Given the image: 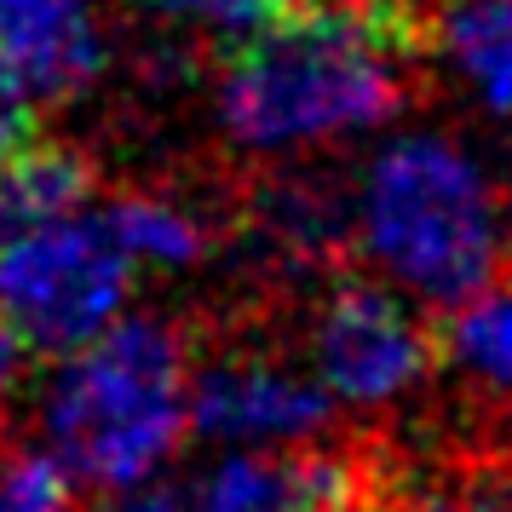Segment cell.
I'll use <instances>...</instances> for the list:
<instances>
[{
  "mask_svg": "<svg viewBox=\"0 0 512 512\" xmlns=\"http://www.w3.org/2000/svg\"><path fill=\"white\" fill-rule=\"evenodd\" d=\"M305 351L323 392L346 409L403 403L438 374V328L420 323L409 300L363 277H340L323 288L305 323Z\"/></svg>",
  "mask_w": 512,
  "mask_h": 512,
  "instance_id": "cell-6",
  "label": "cell"
},
{
  "mask_svg": "<svg viewBox=\"0 0 512 512\" xmlns=\"http://www.w3.org/2000/svg\"><path fill=\"white\" fill-rule=\"evenodd\" d=\"M29 104H35V98L0 70V156H6V150H18V144L35 133V110H29Z\"/></svg>",
  "mask_w": 512,
  "mask_h": 512,
  "instance_id": "cell-17",
  "label": "cell"
},
{
  "mask_svg": "<svg viewBox=\"0 0 512 512\" xmlns=\"http://www.w3.org/2000/svg\"><path fill=\"white\" fill-rule=\"evenodd\" d=\"M432 52H443L489 116H512V0L432 6Z\"/></svg>",
  "mask_w": 512,
  "mask_h": 512,
  "instance_id": "cell-12",
  "label": "cell"
},
{
  "mask_svg": "<svg viewBox=\"0 0 512 512\" xmlns=\"http://www.w3.org/2000/svg\"><path fill=\"white\" fill-rule=\"evenodd\" d=\"M98 185V167L81 144L35 139L0 156V248L18 236L41 231L64 213H81Z\"/></svg>",
  "mask_w": 512,
  "mask_h": 512,
  "instance_id": "cell-10",
  "label": "cell"
},
{
  "mask_svg": "<svg viewBox=\"0 0 512 512\" xmlns=\"http://www.w3.org/2000/svg\"><path fill=\"white\" fill-rule=\"evenodd\" d=\"M0 512H81L75 478L47 449H12L0 461Z\"/></svg>",
  "mask_w": 512,
  "mask_h": 512,
  "instance_id": "cell-15",
  "label": "cell"
},
{
  "mask_svg": "<svg viewBox=\"0 0 512 512\" xmlns=\"http://www.w3.org/2000/svg\"><path fill=\"white\" fill-rule=\"evenodd\" d=\"M392 455L363 443H236L208 466L121 489L110 512H380Z\"/></svg>",
  "mask_w": 512,
  "mask_h": 512,
  "instance_id": "cell-4",
  "label": "cell"
},
{
  "mask_svg": "<svg viewBox=\"0 0 512 512\" xmlns=\"http://www.w3.org/2000/svg\"><path fill=\"white\" fill-rule=\"evenodd\" d=\"M495 443H501V449H512V403L501 409V426H495Z\"/></svg>",
  "mask_w": 512,
  "mask_h": 512,
  "instance_id": "cell-18",
  "label": "cell"
},
{
  "mask_svg": "<svg viewBox=\"0 0 512 512\" xmlns=\"http://www.w3.org/2000/svg\"><path fill=\"white\" fill-rule=\"evenodd\" d=\"M254 248L265 265L288 277L328 271L351 248V202L334 196L323 179H277L254 190Z\"/></svg>",
  "mask_w": 512,
  "mask_h": 512,
  "instance_id": "cell-9",
  "label": "cell"
},
{
  "mask_svg": "<svg viewBox=\"0 0 512 512\" xmlns=\"http://www.w3.org/2000/svg\"><path fill=\"white\" fill-rule=\"evenodd\" d=\"M98 219L110 225L127 259L133 265H162V271H190V265H202L213 254V231L208 219L179 202V196H167V190H121L110 196Z\"/></svg>",
  "mask_w": 512,
  "mask_h": 512,
  "instance_id": "cell-14",
  "label": "cell"
},
{
  "mask_svg": "<svg viewBox=\"0 0 512 512\" xmlns=\"http://www.w3.org/2000/svg\"><path fill=\"white\" fill-rule=\"evenodd\" d=\"M351 236L409 300L438 311L512 271L507 202L449 133H403L363 167Z\"/></svg>",
  "mask_w": 512,
  "mask_h": 512,
  "instance_id": "cell-2",
  "label": "cell"
},
{
  "mask_svg": "<svg viewBox=\"0 0 512 512\" xmlns=\"http://www.w3.org/2000/svg\"><path fill=\"white\" fill-rule=\"evenodd\" d=\"M190 432L208 443H311L334 432V397L323 380L254 340H225L185 380Z\"/></svg>",
  "mask_w": 512,
  "mask_h": 512,
  "instance_id": "cell-7",
  "label": "cell"
},
{
  "mask_svg": "<svg viewBox=\"0 0 512 512\" xmlns=\"http://www.w3.org/2000/svg\"><path fill=\"white\" fill-rule=\"evenodd\" d=\"M0 70L29 98H70L104 70V29L87 0H0Z\"/></svg>",
  "mask_w": 512,
  "mask_h": 512,
  "instance_id": "cell-8",
  "label": "cell"
},
{
  "mask_svg": "<svg viewBox=\"0 0 512 512\" xmlns=\"http://www.w3.org/2000/svg\"><path fill=\"white\" fill-rule=\"evenodd\" d=\"M190 340L167 317H116L64 351L41 392L47 455L87 489L156 478L190 432Z\"/></svg>",
  "mask_w": 512,
  "mask_h": 512,
  "instance_id": "cell-3",
  "label": "cell"
},
{
  "mask_svg": "<svg viewBox=\"0 0 512 512\" xmlns=\"http://www.w3.org/2000/svg\"><path fill=\"white\" fill-rule=\"evenodd\" d=\"M133 259L98 213H64L0 248V323L29 351H75L127 305Z\"/></svg>",
  "mask_w": 512,
  "mask_h": 512,
  "instance_id": "cell-5",
  "label": "cell"
},
{
  "mask_svg": "<svg viewBox=\"0 0 512 512\" xmlns=\"http://www.w3.org/2000/svg\"><path fill=\"white\" fill-rule=\"evenodd\" d=\"M380 512H512V449L489 438L426 466H392Z\"/></svg>",
  "mask_w": 512,
  "mask_h": 512,
  "instance_id": "cell-11",
  "label": "cell"
},
{
  "mask_svg": "<svg viewBox=\"0 0 512 512\" xmlns=\"http://www.w3.org/2000/svg\"><path fill=\"white\" fill-rule=\"evenodd\" d=\"M438 328V369H455L466 386H478L489 403H512V277L449 305Z\"/></svg>",
  "mask_w": 512,
  "mask_h": 512,
  "instance_id": "cell-13",
  "label": "cell"
},
{
  "mask_svg": "<svg viewBox=\"0 0 512 512\" xmlns=\"http://www.w3.org/2000/svg\"><path fill=\"white\" fill-rule=\"evenodd\" d=\"M426 52L432 0H282L236 29L219 121L248 156L357 139L409 110Z\"/></svg>",
  "mask_w": 512,
  "mask_h": 512,
  "instance_id": "cell-1",
  "label": "cell"
},
{
  "mask_svg": "<svg viewBox=\"0 0 512 512\" xmlns=\"http://www.w3.org/2000/svg\"><path fill=\"white\" fill-rule=\"evenodd\" d=\"M167 18H196V24H219V29H248L265 12H277L282 0H144Z\"/></svg>",
  "mask_w": 512,
  "mask_h": 512,
  "instance_id": "cell-16",
  "label": "cell"
}]
</instances>
